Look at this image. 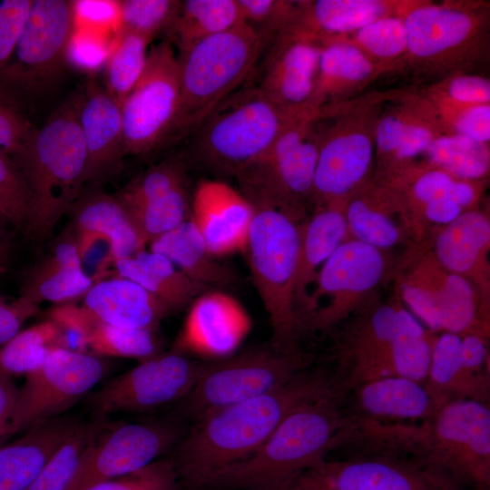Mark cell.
<instances>
[{
    "label": "cell",
    "mask_w": 490,
    "mask_h": 490,
    "mask_svg": "<svg viewBox=\"0 0 490 490\" xmlns=\"http://www.w3.org/2000/svg\"><path fill=\"white\" fill-rule=\"evenodd\" d=\"M329 394L328 371L308 368L279 387L196 420L171 457L180 487L248 458L290 412Z\"/></svg>",
    "instance_id": "1"
},
{
    "label": "cell",
    "mask_w": 490,
    "mask_h": 490,
    "mask_svg": "<svg viewBox=\"0 0 490 490\" xmlns=\"http://www.w3.org/2000/svg\"><path fill=\"white\" fill-rule=\"evenodd\" d=\"M384 450L449 490H490L489 403L455 400L428 419L394 423Z\"/></svg>",
    "instance_id": "2"
},
{
    "label": "cell",
    "mask_w": 490,
    "mask_h": 490,
    "mask_svg": "<svg viewBox=\"0 0 490 490\" xmlns=\"http://www.w3.org/2000/svg\"><path fill=\"white\" fill-rule=\"evenodd\" d=\"M346 417L329 394L290 412L248 458L210 473L181 490H283L330 455Z\"/></svg>",
    "instance_id": "3"
},
{
    "label": "cell",
    "mask_w": 490,
    "mask_h": 490,
    "mask_svg": "<svg viewBox=\"0 0 490 490\" xmlns=\"http://www.w3.org/2000/svg\"><path fill=\"white\" fill-rule=\"evenodd\" d=\"M78 112L79 93L35 129L15 156L31 200L26 232L37 242L52 236L83 191L86 150Z\"/></svg>",
    "instance_id": "4"
},
{
    "label": "cell",
    "mask_w": 490,
    "mask_h": 490,
    "mask_svg": "<svg viewBox=\"0 0 490 490\" xmlns=\"http://www.w3.org/2000/svg\"><path fill=\"white\" fill-rule=\"evenodd\" d=\"M404 20L407 53L400 71L413 78L432 83L456 74H480L489 62V2L416 0Z\"/></svg>",
    "instance_id": "5"
},
{
    "label": "cell",
    "mask_w": 490,
    "mask_h": 490,
    "mask_svg": "<svg viewBox=\"0 0 490 490\" xmlns=\"http://www.w3.org/2000/svg\"><path fill=\"white\" fill-rule=\"evenodd\" d=\"M254 210L245 252L253 282L269 315L271 345L297 349L301 329L295 287L299 260L301 214L265 201H250Z\"/></svg>",
    "instance_id": "6"
},
{
    "label": "cell",
    "mask_w": 490,
    "mask_h": 490,
    "mask_svg": "<svg viewBox=\"0 0 490 490\" xmlns=\"http://www.w3.org/2000/svg\"><path fill=\"white\" fill-rule=\"evenodd\" d=\"M270 42L242 23L179 53L180 105L172 135L196 131L238 90Z\"/></svg>",
    "instance_id": "7"
},
{
    "label": "cell",
    "mask_w": 490,
    "mask_h": 490,
    "mask_svg": "<svg viewBox=\"0 0 490 490\" xmlns=\"http://www.w3.org/2000/svg\"><path fill=\"white\" fill-rule=\"evenodd\" d=\"M397 91L368 92L321 110L312 194L318 203L345 201L369 181L375 124L384 103Z\"/></svg>",
    "instance_id": "8"
},
{
    "label": "cell",
    "mask_w": 490,
    "mask_h": 490,
    "mask_svg": "<svg viewBox=\"0 0 490 490\" xmlns=\"http://www.w3.org/2000/svg\"><path fill=\"white\" fill-rule=\"evenodd\" d=\"M298 113L277 104L258 86L238 89L197 128V152L208 164L237 175L267 152Z\"/></svg>",
    "instance_id": "9"
},
{
    "label": "cell",
    "mask_w": 490,
    "mask_h": 490,
    "mask_svg": "<svg viewBox=\"0 0 490 490\" xmlns=\"http://www.w3.org/2000/svg\"><path fill=\"white\" fill-rule=\"evenodd\" d=\"M320 110L295 115L267 152L238 174L250 201H266L302 212L312 196L319 147Z\"/></svg>",
    "instance_id": "10"
},
{
    "label": "cell",
    "mask_w": 490,
    "mask_h": 490,
    "mask_svg": "<svg viewBox=\"0 0 490 490\" xmlns=\"http://www.w3.org/2000/svg\"><path fill=\"white\" fill-rule=\"evenodd\" d=\"M309 368L298 349L272 345L201 364L196 381L182 400L183 412L195 420L211 412L281 387Z\"/></svg>",
    "instance_id": "11"
},
{
    "label": "cell",
    "mask_w": 490,
    "mask_h": 490,
    "mask_svg": "<svg viewBox=\"0 0 490 490\" xmlns=\"http://www.w3.org/2000/svg\"><path fill=\"white\" fill-rule=\"evenodd\" d=\"M73 1L33 0L14 54L0 72V88L40 95L60 80L74 31Z\"/></svg>",
    "instance_id": "12"
},
{
    "label": "cell",
    "mask_w": 490,
    "mask_h": 490,
    "mask_svg": "<svg viewBox=\"0 0 490 490\" xmlns=\"http://www.w3.org/2000/svg\"><path fill=\"white\" fill-rule=\"evenodd\" d=\"M180 105L178 60L170 40L152 46L121 104L125 154L153 151L172 135Z\"/></svg>",
    "instance_id": "13"
},
{
    "label": "cell",
    "mask_w": 490,
    "mask_h": 490,
    "mask_svg": "<svg viewBox=\"0 0 490 490\" xmlns=\"http://www.w3.org/2000/svg\"><path fill=\"white\" fill-rule=\"evenodd\" d=\"M107 371L97 356L56 348L44 362L26 375L18 389L10 436L58 417L90 391Z\"/></svg>",
    "instance_id": "14"
},
{
    "label": "cell",
    "mask_w": 490,
    "mask_h": 490,
    "mask_svg": "<svg viewBox=\"0 0 490 490\" xmlns=\"http://www.w3.org/2000/svg\"><path fill=\"white\" fill-rule=\"evenodd\" d=\"M383 252L350 238L325 261L301 318V328L326 330L348 318L384 276Z\"/></svg>",
    "instance_id": "15"
},
{
    "label": "cell",
    "mask_w": 490,
    "mask_h": 490,
    "mask_svg": "<svg viewBox=\"0 0 490 490\" xmlns=\"http://www.w3.org/2000/svg\"><path fill=\"white\" fill-rule=\"evenodd\" d=\"M180 427L171 421L108 423L88 446L67 490H83L138 471L176 446Z\"/></svg>",
    "instance_id": "16"
},
{
    "label": "cell",
    "mask_w": 490,
    "mask_h": 490,
    "mask_svg": "<svg viewBox=\"0 0 490 490\" xmlns=\"http://www.w3.org/2000/svg\"><path fill=\"white\" fill-rule=\"evenodd\" d=\"M201 363L173 350L157 354L101 387L89 397L98 416L139 412L183 400L191 392Z\"/></svg>",
    "instance_id": "17"
},
{
    "label": "cell",
    "mask_w": 490,
    "mask_h": 490,
    "mask_svg": "<svg viewBox=\"0 0 490 490\" xmlns=\"http://www.w3.org/2000/svg\"><path fill=\"white\" fill-rule=\"evenodd\" d=\"M396 311L397 305H380L359 316L340 337L334 367L328 369L339 398L364 383L395 375L389 347Z\"/></svg>",
    "instance_id": "18"
},
{
    "label": "cell",
    "mask_w": 490,
    "mask_h": 490,
    "mask_svg": "<svg viewBox=\"0 0 490 490\" xmlns=\"http://www.w3.org/2000/svg\"><path fill=\"white\" fill-rule=\"evenodd\" d=\"M283 490H449L416 466L387 457L327 458Z\"/></svg>",
    "instance_id": "19"
},
{
    "label": "cell",
    "mask_w": 490,
    "mask_h": 490,
    "mask_svg": "<svg viewBox=\"0 0 490 490\" xmlns=\"http://www.w3.org/2000/svg\"><path fill=\"white\" fill-rule=\"evenodd\" d=\"M250 328V317L236 298L207 290L191 303L174 350L221 359L233 355Z\"/></svg>",
    "instance_id": "20"
},
{
    "label": "cell",
    "mask_w": 490,
    "mask_h": 490,
    "mask_svg": "<svg viewBox=\"0 0 490 490\" xmlns=\"http://www.w3.org/2000/svg\"><path fill=\"white\" fill-rule=\"evenodd\" d=\"M258 87L282 108L300 113L311 109L320 43L291 31H282L269 44Z\"/></svg>",
    "instance_id": "21"
},
{
    "label": "cell",
    "mask_w": 490,
    "mask_h": 490,
    "mask_svg": "<svg viewBox=\"0 0 490 490\" xmlns=\"http://www.w3.org/2000/svg\"><path fill=\"white\" fill-rule=\"evenodd\" d=\"M78 114L86 150L84 184L113 181L121 173L126 155L121 103L90 81L79 93Z\"/></svg>",
    "instance_id": "22"
},
{
    "label": "cell",
    "mask_w": 490,
    "mask_h": 490,
    "mask_svg": "<svg viewBox=\"0 0 490 490\" xmlns=\"http://www.w3.org/2000/svg\"><path fill=\"white\" fill-rule=\"evenodd\" d=\"M254 215L241 191L218 180H201L191 201L190 219L214 256L244 251Z\"/></svg>",
    "instance_id": "23"
},
{
    "label": "cell",
    "mask_w": 490,
    "mask_h": 490,
    "mask_svg": "<svg viewBox=\"0 0 490 490\" xmlns=\"http://www.w3.org/2000/svg\"><path fill=\"white\" fill-rule=\"evenodd\" d=\"M346 417L383 423L419 422L438 410L424 384L397 375L373 379L343 398Z\"/></svg>",
    "instance_id": "24"
},
{
    "label": "cell",
    "mask_w": 490,
    "mask_h": 490,
    "mask_svg": "<svg viewBox=\"0 0 490 490\" xmlns=\"http://www.w3.org/2000/svg\"><path fill=\"white\" fill-rule=\"evenodd\" d=\"M415 2L416 0L298 1L296 15L284 30L320 41L348 34L385 16H405Z\"/></svg>",
    "instance_id": "25"
},
{
    "label": "cell",
    "mask_w": 490,
    "mask_h": 490,
    "mask_svg": "<svg viewBox=\"0 0 490 490\" xmlns=\"http://www.w3.org/2000/svg\"><path fill=\"white\" fill-rule=\"evenodd\" d=\"M318 42V69L310 105L313 110L352 100L378 77L387 74L384 68L350 44L334 38Z\"/></svg>",
    "instance_id": "26"
},
{
    "label": "cell",
    "mask_w": 490,
    "mask_h": 490,
    "mask_svg": "<svg viewBox=\"0 0 490 490\" xmlns=\"http://www.w3.org/2000/svg\"><path fill=\"white\" fill-rule=\"evenodd\" d=\"M407 206L401 193L387 181L369 180L344 201L348 233L352 239L381 251L402 240L396 214H404Z\"/></svg>",
    "instance_id": "27"
},
{
    "label": "cell",
    "mask_w": 490,
    "mask_h": 490,
    "mask_svg": "<svg viewBox=\"0 0 490 490\" xmlns=\"http://www.w3.org/2000/svg\"><path fill=\"white\" fill-rule=\"evenodd\" d=\"M83 306L100 321L155 330L171 311L156 297L121 276L100 279L83 295Z\"/></svg>",
    "instance_id": "28"
},
{
    "label": "cell",
    "mask_w": 490,
    "mask_h": 490,
    "mask_svg": "<svg viewBox=\"0 0 490 490\" xmlns=\"http://www.w3.org/2000/svg\"><path fill=\"white\" fill-rule=\"evenodd\" d=\"M318 209L301 226L299 260L296 279L295 300L300 321L316 277L325 261L342 244L348 234L344 201L318 203Z\"/></svg>",
    "instance_id": "29"
},
{
    "label": "cell",
    "mask_w": 490,
    "mask_h": 490,
    "mask_svg": "<svg viewBox=\"0 0 490 490\" xmlns=\"http://www.w3.org/2000/svg\"><path fill=\"white\" fill-rule=\"evenodd\" d=\"M80 425L55 417L27 429L17 440L0 447V490H26L42 466Z\"/></svg>",
    "instance_id": "30"
},
{
    "label": "cell",
    "mask_w": 490,
    "mask_h": 490,
    "mask_svg": "<svg viewBox=\"0 0 490 490\" xmlns=\"http://www.w3.org/2000/svg\"><path fill=\"white\" fill-rule=\"evenodd\" d=\"M94 282L81 267L75 238L69 228L56 240L47 257L29 273L21 295L37 304L66 303L84 295Z\"/></svg>",
    "instance_id": "31"
},
{
    "label": "cell",
    "mask_w": 490,
    "mask_h": 490,
    "mask_svg": "<svg viewBox=\"0 0 490 490\" xmlns=\"http://www.w3.org/2000/svg\"><path fill=\"white\" fill-rule=\"evenodd\" d=\"M74 231L103 234L112 241L116 260L132 257L147 244L124 204L98 189L82 192L68 212Z\"/></svg>",
    "instance_id": "32"
},
{
    "label": "cell",
    "mask_w": 490,
    "mask_h": 490,
    "mask_svg": "<svg viewBox=\"0 0 490 490\" xmlns=\"http://www.w3.org/2000/svg\"><path fill=\"white\" fill-rule=\"evenodd\" d=\"M425 387L439 409L455 400L489 403L490 387L483 385L463 361L461 335L441 332L432 344Z\"/></svg>",
    "instance_id": "33"
},
{
    "label": "cell",
    "mask_w": 490,
    "mask_h": 490,
    "mask_svg": "<svg viewBox=\"0 0 490 490\" xmlns=\"http://www.w3.org/2000/svg\"><path fill=\"white\" fill-rule=\"evenodd\" d=\"M113 266L119 276L143 288L170 311L184 308L209 289L191 279L166 257L151 250L116 260Z\"/></svg>",
    "instance_id": "34"
},
{
    "label": "cell",
    "mask_w": 490,
    "mask_h": 490,
    "mask_svg": "<svg viewBox=\"0 0 490 490\" xmlns=\"http://www.w3.org/2000/svg\"><path fill=\"white\" fill-rule=\"evenodd\" d=\"M489 243L488 217L481 211L469 209L437 234L436 260L446 270L467 278L485 262Z\"/></svg>",
    "instance_id": "35"
},
{
    "label": "cell",
    "mask_w": 490,
    "mask_h": 490,
    "mask_svg": "<svg viewBox=\"0 0 490 490\" xmlns=\"http://www.w3.org/2000/svg\"><path fill=\"white\" fill-rule=\"evenodd\" d=\"M149 244L151 251L166 257L187 277L207 288L225 286L234 279L231 270L209 251L190 218Z\"/></svg>",
    "instance_id": "36"
},
{
    "label": "cell",
    "mask_w": 490,
    "mask_h": 490,
    "mask_svg": "<svg viewBox=\"0 0 490 490\" xmlns=\"http://www.w3.org/2000/svg\"><path fill=\"white\" fill-rule=\"evenodd\" d=\"M432 268L438 331L488 337V321L479 316L475 290L467 278L446 270L436 261Z\"/></svg>",
    "instance_id": "37"
},
{
    "label": "cell",
    "mask_w": 490,
    "mask_h": 490,
    "mask_svg": "<svg viewBox=\"0 0 490 490\" xmlns=\"http://www.w3.org/2000/svg\"><path fill=\"white\" fill-rule=\"evenodd\" d=\"M240 24L237 0H185L168 32L181 53Z\"/></svg>",
    "instance_id": "38"
},
{
    "label": "cell",
    "mask_w": 490,
    "mask_h": 490,
    "mask_svg": "<svg viewBox=\"0 0 490 490\" xmlns=\"http://www.w3.org/2000/svg\"><path fill=\"white\" fill-rule=\"evenodd\" d=\"M434 337L410 311L397 305L389 347L395 375L425 384Z\"/></svg>",
    "instance_id": "39"
},
{
    "label": "cell",
    "mask_w": 490,
    "mask_h": 490,
    "mask_svg": "<svg viewBox=\"0 0 490 490\" xmlns=\"http://www.w3.org/2000/svg\"><path fill=\"white\" fill-rule=\"evenodd\" d=\"M425 162L456 179L485 181L490 168L489 143L450 133L436 137L424 153Z\"/></svg>",
    "instance_id": "40"
},
{
    "label": "cell",
    "mask_w": 490,
    "mask_h": 490,
    "mask_svg": "<svg viewBox=\"0 0 490 490\" xmlns=\"http://www.w3.org/2000/svg\"><path fill=\"white\" fill-rule=\"evenodd\" d=\"M331 38L355 46L387 74L400 71L407 53L405 20L401 15L385 16L352 33Z\"/></svg>",
    "instance_id": "41"
},
{
    "label": "cell",
    "mask_w": 490,
    "mask_h": 490,
    "mask_svg": "<svg viewBox=\"0 0 490 490\" xmlns=\"http://www.w3.org/2000/svg\"><path fill=\"white\" fill-rule=\"evenodd\" d=\"M56 348H63L62 337L50 319L20 330L0 347V372L11 377L26 376L38 368Z\"/></svg>",
    "instance_id": "42"
},
{
    "label": "cell",
    "mask_w": 490,
    "mask_h": 490,
    "mask_svg": "<svg viewBox=\"0 0 490 490\" xmlns=\"http://www.w3.org/2000/svg\"><path fill=\"white\" fill-rule=\"evenodd\" d=\"M107 425L100 419L80 423L44 463L26 490H67L84 451Z\"/></svg>",
    "instance_id": "43"
},
{
    "label": "cell",
    "mask_w": 490,
    "mask_h": 490,
    "mask_svg": "<svg viewBox=\"0 0 490 490\" xmlns=\"http://www.w3.org/2000/svg\"><path fill=\"white\" fill-rule=\"evenodd\" d=\"M150 42L139 34L120 32L118 44L107 63L105 89L121 104L143 71Z\"/></svg>",
    "instance_id": "44"
},
{
    "label": "cell",
    "mask_w": 490,
    "mask_h": 490,
    "mask_svg": "<svg viewBox=\"0 0 490 490\" xmlns=\"http://www.w3.org/2000/svg\"><path fill=\"white\" fill-rule=\"evenodd\" d=\"M416 111L404 130L397 149L384 174L378 179H386L423 156L430 143L445 133L436 115L433 106L420 91Z\"/></svg>",
    "instance_id": "45"
},
{
    "label": "cell",
    "mask_w": 490,
    "mask_h": 490,
    "mask_svg": "<svg viewBox=\"0 0 490 490\" xmlns=\"http://www.w3.org/2000/svg\"><path fill=\"white\" fill-rule=\"evenodd\" d=\"M190 211L191 202L185 184L157 200L129 211L146 243L179 227L190 218Z\"/></svg>",
    "instance_id": "46"
},
{
    "label": "cell",
    "mask_w": 490,
    "mask_h": 490,
    "mask_svg": "<svg viewBox=\"0 0 490 490\" xmlns=\"http://www.w3.org/2000/svg\"><path fill=\"white\" fill-rule=\"evenodd\" d=\"M88 348L97 355L141 361L158 354L154 330L117 327L100 320L90 336Z\"/></svg>",
    "instance_id": "47"
},
{
    "label": "cell",
    "mask_w": 490,
    "mask_h": 490,
    "mask_svg": "<svg viewBox=\"0 0 490 490\" xmlns=\"http://www.w3.org/2000/svg\"><path fill=\"white\" fill-rule=\"evenodd\" d=\"M423 93L431 103L445 133L490 143V103H460Z\"/></svg>",
    "instance_id": "48"
},
{
    "label": "cell",
    "mask_w": 490,
    "mask_h": 490,
    "mask_svg": "<svg viewBox=\"0 0 490 490\" xmlns=\"http://www.w3.org/2000/svg\"><path fill=\"white\" fill-rule=\"evenodd\" d=\"M184 184L185 172L182 162L177 158H169L136 177L116 196L131 211Z\"/></svg>",
    "instance_id": "49"
},
{
    "label": "cell",
    "mask_w": 490,
    "mask_h": 490,
    "mask_svg": "<svg viewBox=\"0 0 490 490\" xmlns=\"http://www.w3.org/2000/svg\"><path fill=\"white\" fill-rule=\"evenodd\" d=\"M180 3L177 0L120 1V32L136 33L152 40L157 34L169 31Z\"/></svg>",
    "instance_id": "50"
},
{
    "label": "cell",
    "mask_w": 490,
    "mask_h": 490,
    "mask_svg": "<svg viewBox=\"0 0 490 490\" xmlns=\"http://www.w3.org/2000/svg\"><path fill=\"white\" fill-rule=\"evenodd\" d=\"M30 210V194L21 172L0 150V217L26 232Z\"/></svg>",
    "instance_id": "51"
},
{
    "label": "cell",
    "mask_w": 490,
    "mask_h": 490,
    "mask_svg": "<svg viewBox=\"0 0 490 490\" xmlns=\"http://www.w3.org/2000/svg\"><path fill=\"white\" fill-rule=\"evenodd\" d=\"M241 21L271 41L292 22L298 1L237 0Z\"/></svg>",
    "instance_id": "52"
},
{
    "label": "cell",
    "mask_w": 490,
    "mask_h": 490,
    "mask_svg": "<svg viewBox=\"0 0 490 490\" xmlns=\"http://www.w3.org/2000/svg\"><path fill=\"white\" fill-rule=\"evenodd\" d=\"M180 478L171 458L155 460L131 474L93 484L83 490H180Z\"/></svg>",
    "instance_id": "53"
},
{
    "label": "cell",
    "mask_w": 490,
    "mask_h": 490,
    "mask_svg": "<svg viewBox=\"0 0 490 490\" xmlns=\"http://www.w3.org/2000/svg\"><path fill=\"white\" fill-rule=\"evenodd\" d=\"M48 319L58 328L63 348L84 352L90 336L98 322L83 306L66 302L56 305L48 312Z\"/></svg>",
    "instance_id": "54"
},
{
    "label": "cell",
    "mask_w": 490,
    "mask_h": 490,
    "mask_svg": "<svg viewBox=\"0 0 490 490\" xmlns=\"http://www.w3.org/2000/svg\"><path fill=\"white\" fill-rule=\"evenodd\" d=\"M420 90L426 94L460 103H490V80L481 74H453Z\"/></svg>",
    "instance_id": "55"
},
{
    "label": "cell",
    "mask_w": 490,
    "mask_h": 490,
    "mask_svg": "<svg viewBox=\"0 0 490 490\" xmlns=\"http://www.w3.org/2000/svg\"><path fill=\"white\" fill-rule=\"evenodd\" d=\"M71 228V227H70ZM77 245L81 267L83 272L97 281L116 260L114 248L109 238L92 231H74L71 228Z\"/></svg>",
    "instance_id": "56"
},
{
    "label": "cell",
    "mask_w": 490,
    "mask_h": 490,
    "mask_svg": "<svg viewBox=\"0 0 490 490\" xmlns=\"http://www.w3.org/2000/svg\"><path fill=\"white\" fill-rule=\"evenodd\" d=\"M35 129L0 88V150L16 156Z\"/></svg>",
    "instance_id": "57"
},
{
    "label": "cell",
    "mask_w": 490,
    "mask_h": 490,
    "mask_svg": "<svg viewBox=\"0 0 490 490\" xmlns=\"http://www.w3.org/2000/svg\"><path fill=\"white\" fill-rule=\"evenodd\" d=\"M32 2V0H4L0 3V72L14 54Z\"/></svg>",
    "instance_id": "58"
},
{
    "label": "cell",
    "mask_w": 490,
    "mask_h": 490,
    "mask_svg": "<svg viewBox=\"0 0 490 490\" xmlns=\"http://www.w3.org/2000/svg\"><path fill=\"white\" fill-rule=\"evenodd\" d=\"M39 309V304L25 296L10 299L0 294V347L16 335Z\"/></svg>",
    "instance_id": "59"
},
{
    "label": "cell",
    "mask_w": 490,
    "mask_h": 490,
    "mask_svg": "<svg viewBox=\"0 0 490 490\" xmlns=\"http://www.w3.org/2000/svg\"><path fill=\"white\" fill-rule=\"evenodd\" d=\"M18 389L11 377L0 372V447L10 436Z\"/></svg>",
    "instance_id": "60"
},
{
    "label": "cell",
    "mask_w": 490,
    "mask_h": 490,
    "mask_svg": "<svg viewBox=\"0 0 490 490\" xmlns=\"http://www.w3.org/2000/svg\"><path fill=\"white\" fill-rule=\"evenodd\" d=\"M466 210L449 193L425 205L419 212L432 223L446 226L457 219Z\"/></svg>",
    "instance_id": "61"
},
{
    "label": "cell",
    "mask_w": 490,
    "mask_h": 490,
    "mask_svg": "<svg viewBox=\"0 0 490 490\" xmlns=\"http://www.w3.org/2000/svg\"><path fill=\"white\" fill-rule=\"evenodd\" d=\"M75 17L89 23H105L114 16L119 17L118 2L77 1L74 2Z\"/></svg>",
    "instance_id": "62"
},
{
    "label": "cell",
    "mask_w": 490,
    "mask_h": 490,
    "mask_svg": "<svg viewBox=\"0 0 490 490\" xmlns=\"http://www.w3.org/2000/svg\"><path fill=\"white\" fill-rule=\"evenodd\" d=\"M11 252L10 237L0 224V274L6 271Z\"/></svg>",
    "instance_id": "63"
},
{
    "label": "cell",
    "mask_w": 490,
    "mask_h": 490,
    "mask_svg": "<svg viewBox=\"0 0 490 490\" xmlns=\"http://www.w3.org/2000/svg\"><path fill=\"white\" fill-rule=\"evenodd\" d=\"M0 220H4L1 217H0Z\"/></svg>",
    "instance_id": "64"
}]
</instances>
